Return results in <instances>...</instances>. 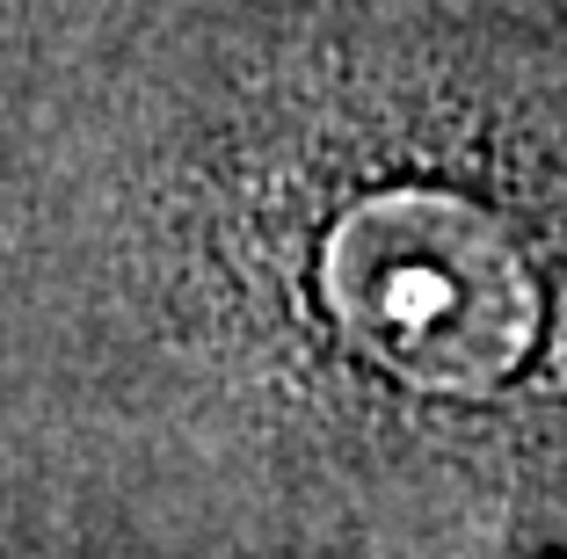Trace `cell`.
Instances as JSON below:
<instances>
[{
  "mask_svg": "<svg viewBox=\"0 0 567 559\" xmlns=\"http://www.w3.org/2000/svg\"><path fill=\"white\" fill-rule=\"evenodd\" d=\"M320 291L379 371L430 393L509 379L538 334V291L509 232L436 189L357 204L320 247Z\"/></svg>",
  "mask_w": 567,
  "mask_h": 559,
  "instance_id": "cell-1",
  "label": "cell"
}]
</instances>
